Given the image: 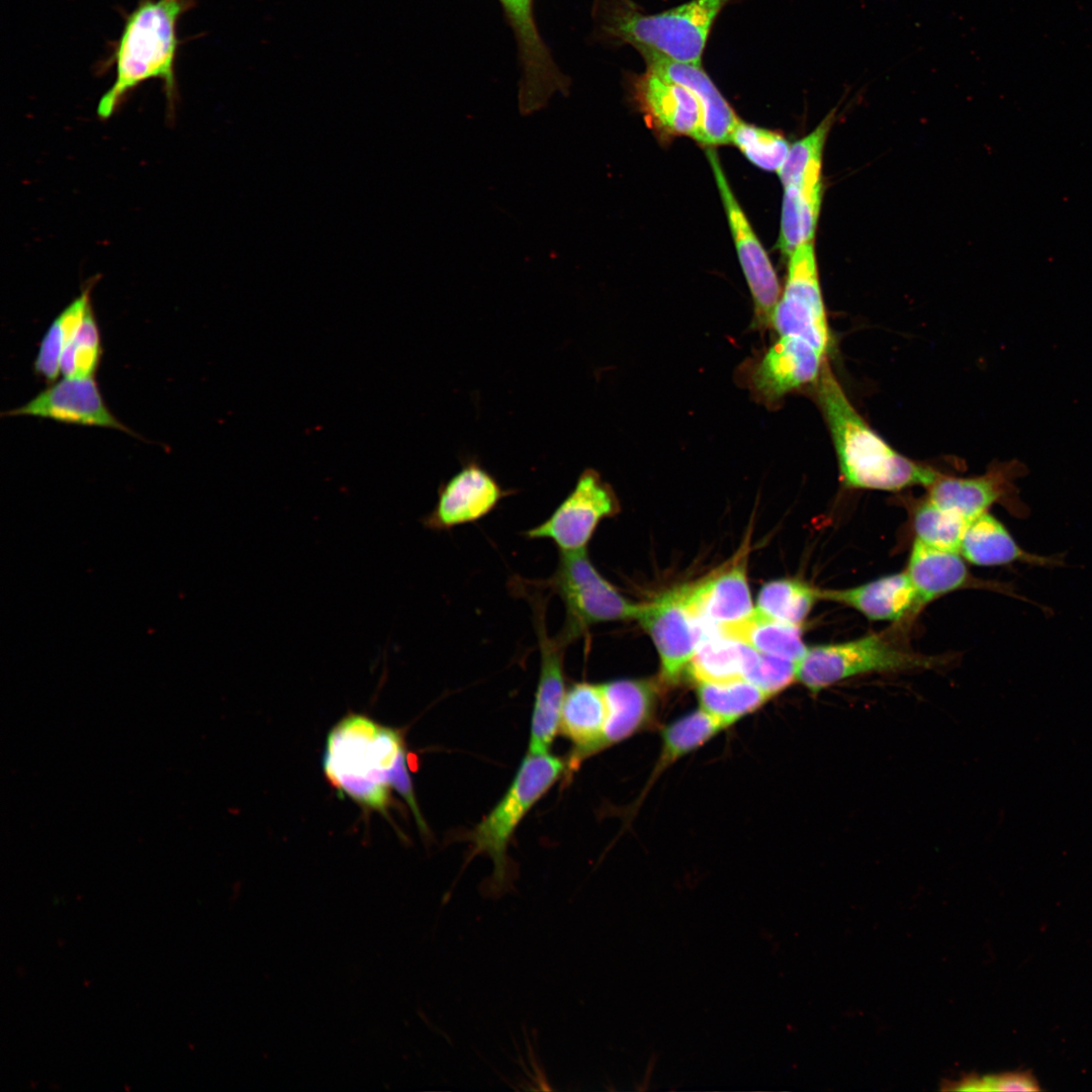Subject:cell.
<instances>
[{
    "instance_id": "1",
    "label": "cell",
    "mask_w": 1092,
    "mask_h": 1092,
    "mask_svg": "<svg viewBox=\"0 0 1092 1092\" xmlns=\"http://www.w3.org/2000/svg\"><path fill=\"white\" fill-rule=\"evenodd\" d=\"M401 735L362 715H349L330 731L323 759L330 783L364 807L385 813L396 790L426 829L405 764Z\"/></svg>"
},
{
    "instance_id": "2",
    "label": "cell",
    "mask_w": 1092,
    "mask_h": 1092,
    "mask_svg": "<svg viewBox=\"0 0 1092 1092\" xmlns=\"http://www.w3.org/2000/svg\"><path fill=\"white\" fill-rule=\"evenodd\" d=\"M830 432L844 485L898 491L928 487L941 474L895 450L854 408L828 362L813 385Z\"/></svg>"
},
{
    "instance_id": "3",
    "label": "cell",
    "mask_w": 1092,
    "mask_h": 1092,
    "mask_svg": "<svg viewBox=\"0 0 1092 1092\" xmlns=\"http://www.w3.org/2000/svg\"><path fill=\"white\" fill-rule=\"evenodd\" d=\"M194 4L195 0H139L126 15L121 34L106 63V66H114L115 79L98 102L100 118L110 117L132 90L151 79L162 80L169 111L173 114L178 96L175 77L179 46L177 24Z\"/></svg>"
},
{
    "instance_id": "4",
    "label": "cell",
    "mask_w": 1092,
    "mask_h": 1092,
    "mask_svg": "<svg viewBox=\"0 0 1092 1092\" xmlns=\"http://www.w3.org/2000/svg\"><path fill=\"white\" fill-rule=\"evenodd\" d=\"M731 0H692L644 14L622 0H599L596 17L610 39L655 52L672 61L701 65L709 33Z\"/></svg>"
},
{
    "instance_id": "5",
    "label": "cell",
    "mask_w": 1092,
    "mask_h": 1092,
    "mask_svg": "<svg viewBox=\"0 0 1092 1092\" xmlns=\"http://www.w3.org/2000/svg\"><path fill=\"white\" fill-rule=\"evenodd\" d=\"M565 769V761L558 756L528 751L509 790L470 833V858L485 853L493 863L486 895L497 897L511 886L512 866L507 854L511 837L534 804L564 776Z\"/></svg>"
},
{
    "instance_id": "6",
    "label": "cell",
    "mask_w": 1092,
    "mask_h": 1092,
    "mask_svg": "<svg viewBox=\"0 0 1092 1092\" xmlns=\"http://www.w3.org/2000/svg\"><path fill=\"white\" fill-rule=\"evenodd\" d=\"M561 599L565 621L557 636L566 644L599 623L636 619L640 605L627 600L595 567L586 549L559 552L557 567L542 582Z\"/></svg>"
},
{
    "instance_id": "7",
    "label": "cell",
    "mask_w": 1092,
    "mask_h": 1092,
    "mask_svg": "<svg viewBox=\"0 0 1092 1092\" xmlns=\"http://www.w3.org/2000/svg\"><path fill=\"white\" fill-rule=\"evenodd\" d=\"M936 663L931 657L906 651L882 635L871 634L809 647L798 663L797 680L815 695L856 675L927 668Z\"/></svg>"
},
{
    "instance_id": "8",
    "label": "cell",
    "mask_w": 1092,
    "mask_h": 1092,
    "mask_svg": "<svg viewBox=\"0 0 1092 1092\" xmlns=\"http://www.w3.org/2000/svg\"><path fill=\"white\" fill-rule=\"evenodd\" d=\"M619 499L612 486L593 469H584L552 514L525 532L528 539H548L559 552L586 549L599 524L616 516Z\"/></svg>"
},
{
    "instance_id": "9",
    "label": "cell",
    "mask_w": 1092,
    "mask_h": 1092,
    "mask_svg": "<svg viewBox=\"0 0 1092 1092\" xmlns=\"http://www.w3.org/2000/svg\"><path fill=\"white\" fill-rule=\"evenodd\" d=\"M771 328L778 336L801 337L828 353L831 337L813 242L802 245L789 257L787 279Z\"/></svg>"
},
{
    "instance_id": "10",
    "label": "cell",
    "mask_w": 1092,
    "mask_h": 1092,
    "mask_svg": "<svg viewBox=\"0 0 1092 1092\" xmlns=\"http://www.w3.org/2000/svg\"><path fill=\"white\" fill-rule=\"evenodd\" d=\"M513 30L521 70L519 104L530 113L556 92L566 93L568 77L560 70L537 25L534 0H497Z\"/></svg>"
},
{
    "instance_id": "11",
    "label": "cell",
    "mask_w": 1092,
    "mask_h": 1092,
    "mask_svg": "<svg viewBox=\"0 0 1092 1092\" xmlns=\"http://www.w3.org/2000/svg\"><path fill=\"white\" fill-rule=\"evenodd\" d=\"M706 156L713 170L738 260L751 293L754 307L753 327L759 330L771 328L774 311L782 293L777 273L734 196L717 152L706 148Z\"/></svg>"
},
{
    "instance_id": "12",
    "label": "cell",
    "mask_w": 1092,
    "mask_h": 1092,
    "mask_svg": "<svg viewBox=\"0 0 1092 1092\" xmlns=\"http://www.w3.org/2000/svg\"><path fill=\"white\" fill-rule=\"evenodd\" d=\"M636 619L651 636L661 663V679L676 684L688 670L707 629L692 613L687 599V586L662 594L640 605Z\"/></svg>"
},
{
    "instance_id": "13",
    "label": "cell",
    "mask_w": 1092,
    "mask_h": 1092,
    "mask_svg": "<svg viewBox=\"0 0 1092 1092\" xmlns=\"http://www.w3.org/2000/svg\"><path fill=\"white\" fill-rule=\"evenodd\" d=\"M1026 472L1023 463L1012 460L994 462L979 476L951 477L940 474L927 487V497L966 521L988 512L995 504L1004 506L1017 518H1025L1029 510L1020 499L1015 481Z\"/></svg>"
},
{
    "instance_id": "14",
    "label": "cell",
    "mask_w": 1092,
    "mask_h": 1092,
    "mask_svg": "<svg viewBox=\"0 0 1092 1092\" xmlns=\"http://www.w3.org/2000/svg\"><path fill=\"white\" fill-rule=\"evenodd\" d=\"M827 353L797 336H779L751 366L747 382L753 394L765 404H776L794 390L814 385Z\"/></svg>"
},
{
    "instance_id": "15",
    "label": "cell",
    "mask_w": 1092,
    "mask_h": 1092,
    "mask_svg": "<svg viewBox=\"0 0 1092 1092\" xmlns=\"http://www.w3.org/2000/svg\"><path fill=\"white\" fill-rule=\"evenodd\" d=\"M511 492L478 461L468 458L455 474L441 483L435 507L421 518V523L429 530L442 532L478 522Z\"/></svg>"
},
{
    "instance_id": "16",
    "label": "cell",
    "mask_w": 1092,
    "mask_h": 1092,
    "mask_svg": "<svg viewBox=\"0 0 1092 1092\" xmlns=\"http://www.w3.org/2000/svg\"><path fill=\"white\" fill-rule=\"evenodd\" d=\"M535 629L540 650V673L531 721L529 752H549L557 734L566 693L564 651L566 644L556 635L549 637L544 621L545 604L540 596H531Z\"/></svg>"
},
{
    "instance_id": "17",
    "label": "cell",
    "mask_w": 1092,
    "mask_h": 1092,
    "mask_svg": "<svg viewBox=\"0 0 1092 1092\" xmlns=\"http://www.w3.org/2000/svg\"><path fill=\"white\" fill-rule=\"evenodd\" d=\"M3 416H32L66 424L110 428L136 436L108 410L94 377H65Z\"/></svg>"
},
{
    "instance_id": "18",
    "label": "cell",
    "mask_w": 1092,
    "mask_h": 1092,
    "mask_svg": "<svg viewBox=\"0 0 1092 1092\" xmlns=\"http://www.w3.org/2000/svg\"><path fill=\"white\" fill-rule=\"evenodd\" d=\"M638 52L645 59L647 70L687 87L698 98L702 110L699 144L712 148L731 143L739 118L701 65L672 61L649 50Z\"/></svg>"
},
{
    "instance_id": "19",
    "label": "cell",
    "mask_w": 1092,
    "mask_h": 1092,
    "mask_svg": "<svg viewBox=\"0 0 1092 1092\" xmlns=\"http://www.w3.org/2000/svg\"><path fill=\"white\" fill-rule=\"evenodd\" d=\"M632 93L646 121L657 132L686 135L698 142L702 110L690 89L646 70L632 81Z\"/></svg>"
},
{
    "instance_id": "20",
    "label": "cell",
    "mask_w": 1092,
    "mask_h": 1092,
    "mask_svg": "<svg viewBox=\"0 0 1092 1092\" xmlns=\"http://www.w3.org/2000/svg\"><path fill=\"white\" fill-rule=\"evenodd\" d=\"M744 558L700 583L687 585L689 607L709 632H718L753 613Z\"/></svg>"
},
{
    "instance_id": "21",
    "label": "cell",
    "mask_w": 1092,
    "mask_h": 1092,
    "mask_svg": "<svg viewBox=\"0 0 1092 1092\" xmlns=\"http://www.w3.org/2000/svg\"><path fill=\"white\" fill-rule=\"evenodd\" d=\"M607 720V704L601 685L579 681L565 693L559 729L572 742L565 774L571 777L582 760L599 752V743Z\"/></svg>"
},
{
    "instance_id": "22",
    "label": "cell",
    "mask_w": 1092,
    "mask_h": 1092,
    "mask_svg": "<svg viewBox=\"0 0 1092 1092\" xmlns=\"http://www.w3.org/2000/svg\"><path fill=\"white\" fill-rule=\"evenodd\" d=\"M959 552L965 560L979 566H1000L1015 562L1040 567L1065 565L1061 555H1040L1020 547L1004 524L989 512L967 522Z\"/></svg>"
},
{
    "instance_id": "23",
    "label": "cell",
    "mask_w": 1092,
    "mask_h": 1092,
    "mask_svg": "<svg viewBox=\"0 0 1092 1092\" xmlns=\"http://www.w3.org/2000/svg\"><path fill=\"white\" fill-rule=\"evenodd\" d=\"M607 720L599 743V752L647 728L654 720L658 689L647 679H615L601 685Z\"/></svg>"
},
{
    "instance_id": "24",
    "label": "cell",
    "mask_w": 1092,
    "mask_h": 1092,
    "mask_svg": "<svg viewBox=\"0 0 1092 1092\" xmlns=\"http://www.w3.org/2000/svg\"><path fill=\"white\" fill-rule=\"evenodd\" d=\"M821 600L857 611L871 621H899L918 609L916 592L904 572L840 589H819Z\"/></svg>"
},
{
    "instance_id": "25",
    "label": "cell",
    "mask_w": 1092,
    "mask_h": 1092,
    "mask_svg": "<svg viewBox=\"0 0 1092 1092\" xmlns=\"http://www.w3.org/2000/svg\"><path fill=\"white\" fill-rule=\"evenodd\" d=\"M905 572L920 607L972 583L960 552L930 547L916 539Z\"/></svg>"
},
{
    "instance_id": "26",
    "label": "cell",
    "mask_w": 1092,
    "mask_h": 1092,
    "mask_svg": "<svg viewBox=\"0 0 1092 1092\" xmlns=\"http://www.w3.org/2000/svg\"><path fill=\"white\" fill-rule=\"evenodd\" d=\"M718 633L742 642L756 651L796 663H799L808 649L800 626L775 620L758 611L738 623L720 628Z\"/></svg>"
},
{
    "instance_id": "27",
    "label": "cell",
    "mask_w": 1092,
    "mask_h": 1092,
    "mask_svg": "<svg viewBox=\"0 0 1092 1092\" xmlns=\"http://www.w3.org/2000/svg\"><path fill=\"white\" fill-rule=\"evenodd\" d=\"M822 193V182L784 187L781 228L777 244L784 255L790 257L802 245L814 242Z\"/></svg>"
},
{
    "instance_id": "28",
    "label": "cell",
    "mask_w": 1092,
    "mask_h": 1092,
    "mask_svg": "<svg viewBox=\"0 0 1092 1092\" xmlns=\"http://www.w3.org/2000/svg\"><path fill=\"white\" fill-rule=\"evenodd\" d=\"M745 644L718 632L703 638L687 672L701 682H728L743 678Z\"/></svg>"
},
{
    "instance_id": "29",
    "label": "cell",
    "mask_w": 1092,
    "mask_h": 1092,
    "mask_svg": "<svg viewBox=\"0 0 1092 1092\" xmlns=\"http://www.w3.org/2000/svg\"><path fill=\"white\" fill-rule=\"evenodd\" d=\"M700 707L723 728L759 709L770 697L745 678L698 684Z\"/></svg>"
},
{
    "instance_id": "30",
    "label": "cell",
    "mask_w": 1092,
    "mask_h": 1092,
    "mask_svg": "<svg viewBox=\"0 0 1092 1092\" xmlns=\"http://www.w3.org/2000/svg\"><path fill=\"white\" fill-rule=\"evenodd\" d=\"M92 285L90 283L57 315L41 339L33 369L47 381L54 382L61 372L63 351L75 336L91 304Z\"/></svg>"
},
{
    "instance_id": "31",
    "label": "cell",
    "mask_w": 1092,
    "mask_h": 1092,
    "mask_svg": "<svg viewBox=\"0 0 1092 1092\" xmlns=\"http://www.w3.org/2000/svg\"><path fill=\"white\" fill-rule=\"evenodd\" d=\"M818 600L819 589L799 579L782 578L761 587L757 611L775 620L800 626Z\"/></svg>"
},
{
    "instance_id": "32",
    "label": "cell",
    "mask_w": 1092,
    "mask_h": 1092,
    "mask_svg": "<svg viewBox=\"0 0 1092 1092\" xmlns=\"http://www.w3.org/2000/svg\"><path fill=\"white\" fill-rule=\"evenodd\" d=\"M721 729L723 727L702 709L670 723L661 733V751L655 772L700 747Z\"/></svg>"
},
{
    "instance_id": "33",
    "label": "cell",
    "mask_w": 1092,
    "mask_h": 1092,
    "mask_svg": "<svg viewBox=\"0 0 1092 1092\" xmlns=\"http://www.w3.org/2000/svg\"><path fill=\"white\" fill-rule=\"evenodd\" d=\"M835 112L836 108L832 109L809 134L791 145L778 172L784 186L821 179L823 151Z\"/></svg>"
},
{
    "instance_id": "34",
    "label": "cell",
    "mask_w": 1092,
    "mask_h": 1092,
    "mask_svg": "<svg viewBox=\"0 0 1092 1092\" xmlns=\"http://www.w3.org/2000/svg\"><path fill=\"white\" fill-rule=\"evenodd\" d=\"M967 522L926 497L914 511L915 539L930 547L959 552Z\"/></svg>"
},
{
    "instance_id": "35",
    "label": "cell",
    "mask_w": 1092,
    "mask_h": 1092,
    "mask_svg": "<svg viewBox=\"0 0 1092 1092\" xmlns=\"http://www.w3.org/2000/svg\"><path fill=\"white\" fill-rule=\"evenodd\" d=\"M756 167L779 172L790 150V144L779 131L758 127L739 119L731 143Z\"/></svg>"
},
{
    "instance_id": "36",
    "label": "cell",
    "mask_w": 1092,
    "mask_h": 1092,
    "mask_svg": "<svg viewBox=\"0 0 1092 1092\" xmlns=\"http://www.w3.org/2000/svg\"><path fill=\"white\" fill-rule=\"evenodd\" d=\"M101 357L100 332L92 305L61 357V373L65 377H94Z\"/></svg>"
},
{
    "instance_id": "37",
    "label": "cell",
    "mask_w": 1092,
    "mask_h": 1092,
    "mask_svg": "<svg viewBox=\"0 0 1092 1092\" xmlns=\"http://www.w3.org/2000/svg\"><path fill=\"white\" fill-rule=\"evenodd\" d=\"M798 663L765 654L745 644L743 678L771 697L797 679Z\"/></svg>"
},
{
    "instance_id": "38",
    "label": "cell",
    "mask_w": 1092,
    "mask_h": 1092,
    "mask_svg": "<svg viewBox=\"0 0 1092 1092\" xmlns=\"http://www.w3.org/2000/svg\"><path fill=\"white\" fill-rule=\"evenodd\" d=\"M963 1091H1038L1040 1087L1029 1072H1010L1000 1075L967 1077L956 1083Z\"/></svg>"
}]
</instances>
